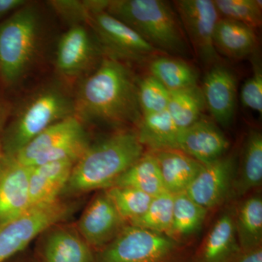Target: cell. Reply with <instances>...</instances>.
<instances>
[{
    "label": "cell",
    "mask_w": 262,
    "mask_h": 262,
    "mask_svg": "<svg viewBox=\"0 0 262 262\" xmlns=\"http://www.w3.org/2000/svg\"><path fill=\"white\" fill-rule=\"evenodd\" d=\"M231 262H262V248L259 247L239 251Z\"/></svg>",
    "instance_id": "cell-36"
},
{
    "label": "cell",
    "mask_w": 262,
    "mask_h": 262,
    "mask_svg": "<svg viewBox=\"0 0 262 262\" xmlns=\"http://www.w3.org/2000/svg\"><path fill=\"white\" fill-rule=\"evenodd\" d=\"M241 103L245 107L262 113V72L261 68L255 70L254 73L245 82L241 93Z\"/></svg>",
    "instance_id": "cell-34"
},
{
    "label": "cell",
    "mask_w": 262,
    "mask_h": 262,
    "mask_svg": "<svg viewBox=\"0 0 262 262\" xmlns=\"http://www.w3.org/2000/svg\"><path fill=\"white\" fill-rule=\"evenodd\" d=\"M113 186L134 188L152 198L166 192L158 162L151 152L143 155L117 179Z\"/></svg>",
    "instance_id": "cell-24"
},
{
    "label": "cell",
    "mask_w": 262,
    "mask_h": 262,
    "mask_svg": "<svg viewBox=\"0 0 262 262\" xmlns=\"http://www.w3.org/2000/svg\"><path fill=\"white\" fill-rule=\"evenodd\" d=\"M174 195L165 192L151 200L145 213L129 225L158 233H168L173 218Z\"/></svg>",
    "instance_id": "cell-29"
},
{
    "label": "cell",
    "mask_w": 262,
    "mask_h": 262,
    "mask_svg": "<svg viewBox=\"0 0 262 262\" xmlns=\"http://www.w3.org/2000/svg\"><path fill=\"white\" fill-rule=\"evenodd\" d=\"M88 24L101 49L119 61H141L158 51L135 31L105 10L91 13Z\"/></svg>",
    "instance_id": "cell-10"
},
{
    "label": "cell",
    "mask_w": 262,
    "mask_h": 262,
    "mask_svg": "<svg viewBox=\"0 0 262 262\" xmlns=\"http://www.w3.org/2000/svg\"><path fill=\"white\" fill-rule=\"evenodd\" d=\"M151 153L158 162L165 191L173 195L186 192L203 165L178 149Z\"/></svg>",
    "instance_id": "cell-19"
},
{
    "label": "cell",
    "mask_w": 262,
    "mask_h": 262,
    "mask_svg": "<svg viewBox=\"0 0 262 262\" xmlns=\"http://www.w3.org/2000/svg\"><path fill=\"white\" fill-rule=\"evenodd\" d=\"M74 101L75 116L82 122L139 124L142 116L134 75L110 56L81 82Z\"/></svg>",
    "instance_id": "cell-1"
},
{
    "label": "cell",
    "mask_w": 262,
    "mask_h": 262,
    "mask_svg": "<svg viewBox=\"0 0 262 262\" xmlns=\"http://www.w3.org/2000/svg\"><path fill=\"white\" fill-rule=\"evenodd\" d=\"M5 158V154L3 152V146H2L1 141H0V166H1L2 163H3V159Z\"/></svg>",
    "instance_id": "cell-38"
},
{
    "label": "cell",
    "mask_w": 262,
    "mask_h": 262,
    "mask_svg": "<svg viewBox=\"0 0 262 262\" xmlns=\"http://www.w3.org/2000/svg\"><path fill=\"white\" fill-rule=\"evenodd\" d=\"M75 115V101L61 84L42 87L26 100L0 139L3 152L15 156L36 136L56 122Z\"/></svg>",
    "instance_id": "cell-4"
},
{
    "label": "cell",
    "mask_w": 262,
    "mask_h": 262,
    "mask_svg": "<svg viewBox=\"0 0 262 262\" xmlns=\"http://www.w3.org/2000/svg\"><path fill=\"white\" fill-rule=\"evenodd\" d=\"M234 222L241 251L261 246V196L256 195L247 198L239 206Z\"/></svg>",
    "instance_id": "cell-25"
},
{
    "label": "cell",
    "mask_w": 262,
    "mask_h": 262,
    "mask_svg": "<svg viewBox=\"0 0 262 262\" xmlns=\"http://www.w3.org/2000/svg\"><path fill=\"white\" fill-rule=\"evenodd\" d=\"M229 141L216 124L206 118L190 126L179 130L177 149L203 165L211 163L225 156Z\"/></svg>",
    "instance_id": "cell-16"
},
{
    "label": "cell",
    "mask_w": 262,
    "mask_h": 262,
    "mask_svg": "<svg viewBox=\"0 0 262 262\" xmlns=\"http://www.w3.org/2000/svg\"><path fill=\"white\" fill-rule=\"evenodd\" d=\"M137 133L120 131L90 144L76 162L61 196L108 189L143 156Z\"/></svg>",
    "instance_id": "cell-2"
},
{
    "label": "cell",
    "mask_w": 262,
    "mask_h": 262,
    "mask_svg": "<svg viewBox=\"0 0 262 262\" xmlns=\"http://www.w3.org/2000/svg\"><path fill=\"white\" fill-rule=\"evenodd\" d=\"M138 96L141 115H152L168 110L170 92L150 75L138 83Z\"/></svg>",
    "instance_id": "cell-32"
},
{
    "label": "cell",
    "mask_w": 262,
    "mask_h": 262,
    "mask_svg": "<svg viewBox=\"0 0 262 262\" xmlns=\"http://www.w3.org/2000/svg\"><path fill=\"white\" fill-rule=\"evenodd\" d=\"M57 224L41 237L39 262H95V253L76 227Z\"/></svg>",
    "instance_id": "cell-15"
},
{
    "label": "cell",
    "mask_w": 262,
    "mask_h": 262,
    "mask_svg": "<svg viewBox=\"0 0 262 262\" xmlns=\"http://www.w3.org/2000/svg\"><path fill=\"white\" fill-rule=\"evenodd\" d=\"M177 251L166 234L128 225L95 253V262H173Z\"/></svg>",
    "instance_id": "cell-8"
},
{
    "label": "cell",
    "mask_w": 262,
    "mask_h": 262,
    "mask_svg": "<svg viewBox=\"0 0 262 262\" xmlns=\"http://www.w3.org/2000/svg\"><path fill=\"white\" fill-rule=\"evenodd\" d=\"M207 212L185 192L175 194L171 226L166 235L176 241L195 233L206 220Z\"/></svg>",
    "instance_id": "cell-27"
},
{
    "label": "cell",
    "mask_w": 262,
    "mask_h": 262,
    "mask_svg": "<svg viewBox=\"0 0 262 262\" xmlns=\"http://www.w3.org/2000/svg\"><path fill=\"white\" fill-rule=\"evenodd\" d=\"M30 167L5 155L0 166V225L32 208L29 193Z\"/></svg>",
    "instance_id": "cell-14"
},
{
    "label": "cell",
    "mask_w": 262,
    "mask_h": 262,
    "mask_svg": "<svg viewBox=\"0 0 262 262\" xmlns=\"http://www.w3.org/2000/svg\"><path fill=\"white\" fill-rule=\"evenodd\" d=\"M106 12L135 31L157 51L187 56L189 46L177 12L162 0H113Z\"/></svg>",
    "instance_id": "cell-3"
},
{
    "label": "cell",
    "mask_w": 262,
    "mask_h": 262,
    "mask_svg": "<svg viewBox=\"0 0 262 262\" xmlns=\"http://www.w3.org/2000/svg\"><path fill=\"white\" fill-rule=\"evenodd\" d=\"M77 208V203L60 198L47 206L31 208L18 218L0 225V262L9 261L46 229L65 222Z\"/></svg>",
    "instance_id": "cell-7"
},
{
    "label": "cell",
    "mask_w": 262,
    "mask_h": 262,
    "mask_svg": "<svg viewBox=\"0 0 262 262\" xmlns=\"http://www.w3.org/2000/svg\"><path fill=\"white\" fill-rule=\"evenodd\" d=\"M49 5L61 18L72 25L88 24L90 15L94 12L105 10L107 1L103 0H54ZM71 25V26H72Z\"/></svg>",
    "instance_id": "cell-33"
},
{
    "label": "cell",
    "mask_w": 262,
    "mask_h": 262,
    "mask_svg": "<svg viewBox=\"0 0 262 262\" xmlns=\"http://www.w3.org/2000/svg\"><path fill=\"white\" fill-rule=\"evenodd\" d=\"M76 160H63L30 167L29 193L31 206L51 204L61 198Z\"/></svg>",
    "instance_id": "cell-18"
},
{
    "label": "cell",
    "mask_w": 262,
    "mask_h": 262,
    "mask_svg": "<svg viewBox=\"0 0 262 262\" xmlns=\"http://www.w3.org/2000/svg\"><path fill=\"white\" fill-rule=\"evenodd\" d=\"M29 3L27 0H0V20L13 14Z\"/></svg>",
    "instance_id": "cell-35"
},
{
    "label": "cell",
    "mask_w": 262,
    "mask_h": 262,
    "mask_svg": "<svg viewBox=\"0 0 262 262\" xmlns=\"http://www.w3.org/2000/svg\"><path fill=\"white\" fill-rule=\"evenodd\" d=\"M236 162L234 155H225L203 165L186 194L207 210L219 206L232 189L236 177Z\"/></svg>",
    "instance_id": "cell-12"
},
{
    "label": "cell",
    "mask_w": 262,
    "mask_h": 262,
    "mask_svg": "<svg viewBox=\"0 0 262 262\" xmlns=\"http://www.w3.org/2000/svg\"><path fill=\"white\" fill-rule=\"evenodd\" d=\"M149 70L170 92L198 85L195 69L179 58L158 57L150 63Z\"/></svg>",
    "instance_id": "cell-26"
},
{
    "label": "cell",
    "mask_w": 262,
    "mask_h": 262,
    "mask_svg": "<svg viewBox=\"0 0 262 262\" xmlns=\"http://www.w3.org/2000/svg\"><path fill=\"white\" fill-rule=\"evenodd\" d=\"M100 49L97 40L84 24L72 25L57 45V70L67 77L82 75L93 64Z\"/></svg>",
    "instance_id": "cell-13"
},
{
    "label": "cell",
    "mask_w": 262,
    "mask_h": 262,
    "mask_svg": "<svg viewBox=\"0 0 262 262\" xmlns=\"http://www.w3.org/2000/svg\"><path fill=\"white\" fill-rule=\"evenodd\" d=\"M90 144L83 122L74 115L42 131L13 158L29 167L59 160H77Z\"/></svg>",
    "instance_id": "cell-6"
},
{
    "label": "cell",
    "mask_w": 262,
    "mask_h": 262,
    "mask_svg": "<svg viewBox=\"0 0 262 262\" xmlns=\"http://www.w3.org/2000/svg\"><path fill=\"white\" fill-rule=\"evenodd\" d=\"M179 129L168 110L152 115H142L139 122L138 138L143 146L151 152L163 150L177 149Z\"/></svg>",
    "instance_id": "cell-22"
},
{
    "label": "cell",
    "mask_w": 262,
    "mask_h": 262,
    "mask_svg": "<svg viewBox=\"0 0 262 262\" xmlns=\"http://www.w3.org/2000/svg\"><path fill=\"white\" fill-rule=\"evenodd\" d=\"M7 118H8V108L0 96V133L4 129Z\"/></svg>",
    "instance_id": "cell-37"
},
{
    "label": "cell",
    "mask_w": 262,
    "mask_h": 262,
    "mask_svg": "<svg viewBox=\"0 0 262 262\" xmlns=\"http://www.w3.org/2000/svg\"><path fill=\"white\" fill-rule=\"evenodd\" d=\"M201 89L206 107L215 121L229 126L233 120L237 97V79L233 72L220 63L212 66Z\"/></svg>",
    "instance_id": "cell-17"
},
{
    "label": "cell",
    "mask_w": 262,
    "mask_h": 262,
    "mask_svg": "<svg viewBox=\"0 0 262 262\" xmlns=\"http://www.w3.org/2000/svg\"><path fill=\"white\" fill-rule=\"evenodd\" d=\"M176 12L193 50L206 66L219 63L220 56L213 43V33L220 15L212 0H179Z\"/></svg>",
    "instance_id": "cell-9"
},
{
    "label": "cell",
    "mask_w": 262,
    "mask_h": 262,
    "mask_svg": "<svg viewBox=\"0 0 262 262\" xmlns=\"http://www.w3.org/2000/svg\"><path fill=\"white\" fill-rule=\"evenodd\" d=\"M40 14L29 3L0 23V77L17 83L35 59L41 37Z\"/></svg>",
    "instance_id": "cell-5"
},
{
    "label": "cell",
    "mask_w": 262,
    "mask_h": 262,
    "mask_svg": "<svg viewBox=\"0 0 262 262\" xmlns=\"http://www.w3.org/2000/svg\"><path fill=\"white\" fill-rule=\"evenodd\" d=\"M217 11L222 18L244 24L254 29L261 26V0H215Z\"/></svg>",
    "instance_id": "cell-31"
},
{
    "label": "cell",
    "mask_w": 262,
    "mask_h": 262,
    "mask_svg": "<svg viewBox=\"0 0 262 262\" xmlns=\"http://www.w3.org/2000/svg\"><path fill=\"white\" fill-rule=\"evenodd\" d=\"M104 190L122 220L128 223L145 213L153 198L132 187L113 186Z\"/></svg>",
    "instance_id": "cell-30"
},
{
    "label": "cell",
    "mask_w": 262,
    "mask_h": 262,
    "mask_svg": "<svg viewBox=\"0 0 262 262\" xmlns=\"http://www.w3.org/2000/svg\"><path fill=\"white\" fill-rule=\"evenodd\" d=\"M213 43L217 52L234 59H241L251 54L257 44L254 29L244 24L220 18L213 33Z\"/></svg>",
    "instance_id": "cell-21"
},
{
    "label": "cell",
    "mask_w": 262,
    "mask_h": 262,
    "mask_svg": "<svg viewBox=\"0 0 262 262\" xmlns=\"http://www.w3.org/2000/svg\"><path fill=\"white\" fill-rule=\"evenodd\" d=\"M125 224L106 191L102 190L84 208L76 228L91 248L98 251L110 244Z\"/></svg>",
    "instance_id": "cell-11"
},
{
    "label": "cell",
    "mask_w": 262,
    "mask_h": 262,
    "mask_svg": "<svg viewBox=\"0 0 262 262\" xmlns=\"http://www.w3.org/2000/svg\"><path fill=\"white\" fill-rule=\"evenodd\" d=\"M17 262H31V261H27V260H24V261H17Z\"/></svg>",
    "instance_id": "cell-39"
},
{
    "label": "cell",
    "mask_w": 262,
    "mask_h": 262,
    "mask_svg": "<svg viewBox=\"0 0 262 262\" xmlns=\"http://www.w3.org/2000/svg\"><path fill=\"white\" fill-rule=\"evenodd\" d=\"M239 251L234 217L225 213L208 232L195 262H231Z\"/></svg>",
    "instance_id": "cell-20"
},
{
    "label": "cell",
    "mask_w": 262,
    "mask_h": 262,
    "mask_svg": "<svg viewBox=\"0 0 262 262\" xmlns=\"http://www.w3.org/2000/svg\"><path fill=\"white\" fill-rule=\"evenodd\" d=\"M262 182V135L252 130L245 141L242 162L234 179L233 189L237 196H243L259 187Z\"/></svg>",
    "instance_id": "cell-23"
},
{
    "label": "cell",
    "mask_w": 262,
    "mask_h": 262,
    "mask_svg": "<svg viewBox=\"0 0 262 262\" xmlns=\"http://www.w3.org/2000/svg\"><path fill=\"white\" fill-rule=\"evenodd\" d=\"M205 107L203 92L198 85L170 92L168 111L179 130L201 119Z\"/></svg>",
    "instance_id": "cell-28"
}]
</instances>
